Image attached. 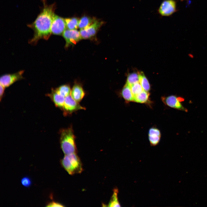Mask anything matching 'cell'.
Wrapping results in <instances>:
<instances>
[{"instance_id": "24", "label": "cell", "mask_w": 207, "mask_h": 207, "mask_svg": "<svg viewBox=\"0 0 207 207\" xmlns=\"http://www.w3.org/2000/svg\"><path fill=\"white\" fill-rule=\"evenodd\" d=\"M47 207H64V206L57 202L52 201L49 203L46 206Z\"/></svg>"}, {"instance_id": "4", "label": "cell", "mask_w": 207, "mask_h": 207, "mask_svg": "<svg viewBox=\"0 0 207 207\" xmlns=\"http://www.w3.org/2000/svg\"><path fill=\"white\" fill-rule=\"evenodd\" d=\"M85 108L82 106L70 95L65 97L64 104L62 110L65 116H69L80 110H85Z\"/></svg>"}, {"instance_id": "3", "label": "cell", "mask_w": 207, "mask_h": 207, "mask_svg": "<svg viewBox=\"0 0 207 207\" xmlns=\"http://www.w3.org/2000/svg\"><path fill=\"white\" fill-rule=\"evenodd\" d=\"M61 163L63 167L70 175L80 173L83 171L81 162L76 153L65 155Z\"/></svg>"}, {"instance_id": "22", "label": "cell", "mask_w": 207, "mask_h": 207, "mask_svg": "<svg viewBox=\"0 0 207 207\" xmlns=\"http://www.w3.org/2000/svg\"><path fill=\"white\" fill-rule=\"evenodd\" d=\"M130 86L134 96L139 94L144 90L139 82L133 84Z\"/></svg>"}, {"instance_id": "11", "label": "cell", "mask_w": 207, "mask_h": 207, "mask_svg": "<svg viewBox=\"0 0 207 207\" xmlns=\"http://www.w3.org/2000/svg\"><path fill=\"white\" fill-rule=\"evenodd\" d=\"M161 133L160 130L156 127L150 128L148 131V138L151 146L157 145L160 140Z\"/></svg>"}, {"instance_id": "10", "label": "cell", "mask_w": 207, "mask_h": 207, "mask_svg": "<svg viewBox=\"0 0 207 207\" xmlns=\"http://www.w3.org/2000/svg\"><path fill=\"white\" fill-rule=\"evenodd\" d=\"M24 72L22 70L14 74L3 75L0 78V84L5 88L9 87L16 81L22 79Z\"/></svg>"}, {"instance_id": "9", "label": "cell", "mask_w": 207, "mask_h": 207, "mask_svg": "<svg viewBox=\"0 0 207 207\" xmlns=\"http://www.w3.org/2000/svg\"><path fill=\"white\" fill-rule=\"evenodd\" d=\"M176 11V3L174 0H165L160 5L158 10L162 16H169Z\"/></svg>"}, {"instance_id": "2", "label": "cell", "mask_w": 207, "mask_h": 207, "mask_svg": "<svg viewBox=\"0 0 207 207\" xmlns=\"http://www.w3.org/2000/svg\"><path fill=\"white\" fill-rule=\"evenodd\" d=\"M61 147L65 155L77 152L75 142L76 137L72 126L62 129L60 131Z\"/></svg>"}, {"instance_id": "8", "label": "cell", "mask_w": 207, "mask_h": 207, "mask_svg": "<svg viewBox=\"0 0 207 207\" xmlns=\"http://www.w3.org/2000/svg\"><path fill=\"white\" fill-rule=\"evenodd\" d=\"M62 35L66 41V48L75 45L82 39L80 31L76 29L66 30Z\"/></svg>"}, {"instance_id": "5", "label": "cell", "mask_w": 207, "mask_h": 207, "mask_svg": "<svg viewBox=\"0 0 207 207\" xmlns=\"http://www.w3.org/2000/svg\"><path fill=\"white\" fill-rule=\"evenodd\" d=\"M161 99L165 105L170 108L186 112L188 111L181 103L182 102L184 101V99L183 97L172 95L162 97Z\"/></svg>"}, {"instance_id": "6", "label": "cell", "mask_w": 207, "mask_h": 207, "mask_svg": "<svg viewBox=\"0 0 207 207\" xmlns=\"http://www.w3.org/2000/svg\"><path fill=\"white\" fill-rule=\"evenodd\" d=\"M103 22L97 19L87 28L80 29V32L82 39H88L94 37L103 25Z\"/></svg>"}, {"instance_id": "20", "label": "cell", "mask_w": 207, "mask_h": 207, "mask_svg": "<svg viewBox=\"0 0 207 207\" xmlns=\"http://www.w3.org/2000/svg\"><path fill=\"white\" fill-rule=\"evenodd\" d=\"M139 82L144 90L148 92L150 89V85L147 78L142 72H140Z\"/></svg>"}, {"instance_id": "18", "label": "cell", "mask_w": 207, "mask_h": 207, "mask_svg": "<svg viewBox=\"0 0 207 207\" xmlns=\"http://www.w3.org/2000/svg\"><path fill=\"white\" fill-rule=\"evenodd\" d=\"M118 191L117 188L114 189L113 193L108 204V206L111 207L121 206L118 199Z\"/></svg>"}, {"instance_id": "17", "label": "cell", "mask_w": 207, "mask_h": 207, "mask_svg": "<svg viewBox=\"0 0 207 207\" xmlns=\"http://www.w3.org/2000/svg\"><path fill=\"white\" fill-rule=\"evenodd\" d=\"M66 28L69 30L76 29L78 26L79 19L76 17L64 18Z\"/></svg>"}, {"instance_id": "13", "label": "cell", "mask_w": 207, "mask_h": 207, "mask_svg": "<svg viewBox=\"0 0 207 207\" xmlns=\"http://www.w3.org/2000/svg\"><path fill=\"white\" fill-rule=\"evenodd\" d=\"M49 95L56 106L62 109L64 106L65 97L57 93L55 90L53 89Z\"/></svg>"}, {"instance_id": "26", "label": "cell", "mask_w": 207, "mask_h": 207, "mask_svg": "<svg viewBox=\"0 0 207 207\" xmlns=\"http://www.w3.org/2000/svg\"></svg>"}, {"instance_id": "16", "label": "cell", "mask_w": 207, "mask_h": 207, "mask_svg": "<svg viewBox=\"0 0 207 207\" xmlns=\"http://www.w3.org/2000/svg\"><path fill=\"white\" fill-rule=\"evenodd\" d=\"M150 93L143 90L139 94L134 96L133 101L140 103H147L149 101Z\"/></svg>"}, {"instance_id": "23", "label": "cell", "mask_w": 207, "mask_h": 207, "mask_svg": "<svg viewBox=\"0 0 207 207\" xmlns=\"http://www.w3.org/2000/svg\"><path fill=\"white\" fill-rule=\"evenodd\" d=\"M21 182L22 185L25 187H29L32 184L31 180L28 177H23L21 179Z\"/></svg>"}, {"instance_id": "7", "label": "cell", "mask_w": 207, "mask_h": 207, "mask_svg": "<svg viewBox=\"0 0 207 207\" xmlns=\"http://www.w3.org/2000/svg\"><path fill=\"white\" fill-rule=\"evenodd\" d=\"M66 28L64 19L55 14L51 27V34L59 35L62 34Z\"/></svg>"}, {"instance_id": "14", "label": "cell", "mask_w": 207, "mask_h": 207, "mask_svg": "<svg viewBox=\"0 0 207 207\" xmlns=\"http://www.w3.org/2000/svg\"><path fill=\"white\" fill-rule=\"evenodd\" d=\"M121 95L126 101L129 102L133 101L134 96L132 93L130 86L126 83L122 89Z\"/></svg>"}, {"instance_id": "21", "label": "cell", "mask_w": 207, "mask_h": 207, "mask_svg": "<svg viewBox=\"0 0 207 207\" xmlns=\"http://www.w3.org/2000/svg\"><path fill=\"white\" fill-rule=\"evenodd\" d=\"M140 72H133L128 76L126 83L130 85L139 82Z\"/></svg>"}, {"instance_id": "15", "label": "cell", "mask_w": 207, "mask_h": 207, "mask_svg": "<svg viewBox=\"0 0 207 207\" xmlns=\"http://www.w3.org/2000/svg\"><path fill=\"white\" fill-rule=\"evenodd\" d=\"M96 19L89 16H84L79 20L78 27L80 29L85 28L91 25Z\"/></svg>"}, {"instance_id": "12", "label": "cell", "mask_w": 207, "mask_h": 207, "mask_svg": "<svg viewBox=\"0 0 207 207\" xmlns=\"http://www.w3.org/2000/svg\"><path fill=\"white\" fill-rule=\"evenodd\" d=\"M70 95L75 101L79 103L84 97L85 93L80 85L76 84L72 89Z\"/></svg>"}, {"instance_id": "25", "label": "cell", "mask_w": 207, "mask_h": 207, "mask_svg": "<svg viewBox=\"0 0 207 207\" xmlns=\"http://www.w3.org/2000/svg\"><path fill=\"white\" fill-rule=\"evenodd\" d=\"M5 87L3 86L0 84V99H1V98L3 96V95Z\"/></svg>"}, {"instance_id": "1", "label": "cell", "mask_w": 207, "mask_h": 207, "mask_svg": "<svg viewBox=\"0 0 207 207\" xmlns=\"http://www.w3.org/2000/svg\"><path fill=\"white\" fill-rule=\"evenodd\" d=\"M43 6L35 20L28 26L34 31L30 43H37L40 39H48L51 34V27L56 6L55 3L48 5L46 0H42Z\"/></svg>"}, {"instance_id": "19", "label": "cell", "mask_w": 207, "mask_h": 207, "mask_svg": "<svg viewBox=\"0 0 207 207\" xmlns=\"http://www.w3.org/2000/svg\"><path fill=\"white\" fill-rule=\"evenodd\" d=\"M55 90L58 93L65 97L70 95L71 90L69 85H61Z\"/></svg>"}]
</instances>
